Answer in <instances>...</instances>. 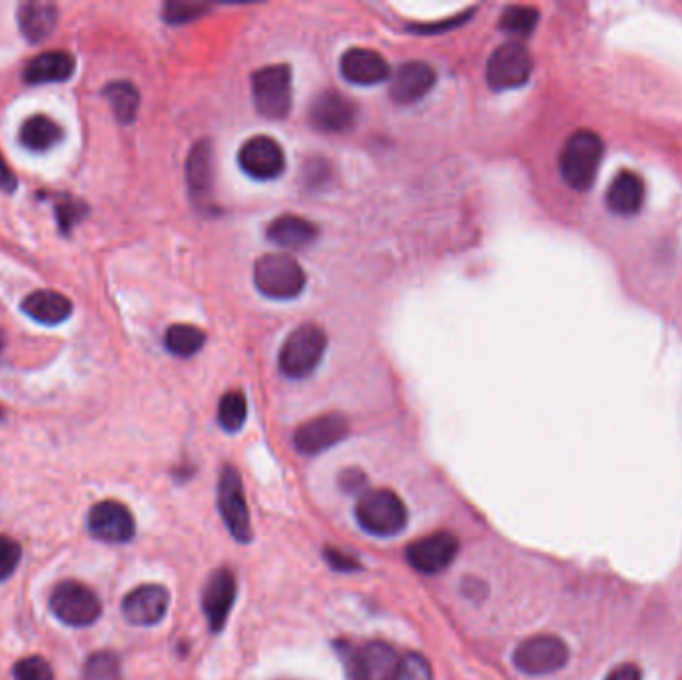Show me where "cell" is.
Listing matches in <instances>:
<instances>
[{"label": "cell", "mask_w": 682, "mask_h": 680, "mask_svg": "<svg viewBox=\"0 0 682 680\" xmlns=\"http://www.w3.org/2000/svg\"><path fill=\"white\" fill-rule=\"evenodd\" d=\"M605 144L603 138L593 130H577L565 142L559 156V170L569 188L577 192H587L593 188Z\"/></svg>", "instance_id": "6da1fadb"}, {"label": "cell", "mask_w": 682, "mask_h": 680, "mask_svg": "<svg viewBox=\"0 0 682 680\" xmlns=\"http://www.w3.org/2000/svg\"><path fill=\"white\" fill-rule=\"evenodd\" d=\"M355 519L373 537H395L407 527V507L391 489H369L355 505Z\"/></svg>", "instance_id": "7a4b0ae2"}, {"label": "cell", "mask_w": 682, "mask_h": 680, "mask_svg": "<svg viewBox=\"0 0 682 680\" xmlns=\"http://www.w3.org/2000/svg\"><path fill=\"white\" fill-rule=\"evenodd\" d=\"M254 282L270 300H294L306 288V274L292 256L266 254L256 262Z\"/></svg>", "instance_id": "3957f363"}, {"label": "cell", "mask_w": 682, "mask_h": 680, "mask_svg": "<svg viewBox=\"0 0 682 680\" xmlns=\"http://www.w3.org/2000/svg\"><path fill=\"white\" fill-rule=\"evenodd\" d=\"M328 347L326 332L316 324L296 328L280 351V369L290 379H304L320 365Z\"/></svg>", "instance_id": "277c9868"}, {"label": "cell", "mask_w": 682, "mask_h": 680, "mask_svg": "<svg viewBox=\"0 0 682 680\" xmlns=\"http://www.w3.org/2000/svg\"><path fill=\"white\" fill-rule=\"evenodd\" d=\"M254 104L268 120H284L292 108V70L288 64L260 68L252 76Z\"/></svg>", "instance_id": "5b68a950"}, {"label": "cell", "mask_w": 682, "mask_h": 680, "mask_svg": "<svg viewBox=\"0 0 682 680\" xmlns=\"http://www.w3.org/2000/svg\"><path fill=\"white\" fill-rule=\"evenodd\" d=\"M50 611L68 627H90L102 615L98 595L78 581L58 583L50 593Z\"/></svg>", "instance_id": "8992f818"}, {"label": "cell", "mask_w": 682, "mask_h": 680, "mask_svg": "<svg viewBox=\"0 0 682 680\" xmlns=\"http://www.w3.org/2000/svg\"><path fill=\"white\" fill-rule=\"evenodd\" d=\"M569 647L553 635H537L523 641L515 653V667L529 677H545L561 671L569 663Z\"/></svg>", "instance_id": "52a82bcc"}, {"label": "cell", "mask_w": 682, "mask_h": 680, "mask_svg": "<svg viewBox=\"0 0 682 680\" xmlns=\"http://www.w3.org/2000/svg\"><path fill=\"white\" fill-rule=\"evenodd\" d=\"M218 509L230 531V535L238 543L252 541V519L250 509L244 495L242 477L236 467H224L218 481Z\"/></svg>", "instance_id": "ba28073f"}, {"label": "cell", "mask_w": 682, "mask_h": 680, "mask_svg": "<svg viewBox=\"0 0 682 680\" xmlns=\"http://www.w3.org/2000/svg\"><path fill=\"white\" fill-rule=\"evenodd\" d=\"M533 58L519 42L501 44L487 62V84L493 90H513L529 82Z\"/></svg>", "instance_id": "9c48e42d"}, {"label": "cell", "mask_w": 682, "mask_h": 680, "mask_svg": "<svg viewBox=\"0 0 682 680\" xmlns=\"http://www.w3.org/2000/svg\"><path fill=\"white\" fill-rule=\"evenodd\" d=\"M336 649L345 665L347 680H383L397 663L395 651L383 643H369L365 647L338 643Z\"/></svg>", "instance_id": "30bf717a"}, {"label": "cell", "mask_w": 682, "mask_h": 680, "mask_svg": "<svg viewBox=\"0 0 682 680\" xmlns=\"http://www.w3.org/2000/svg\"><path fill=\"white\" fill-rule=\"evenodd\" d=\"M459 553V539L453 533H431L423 539L413 541L405 549L407 563L423 575L443 573Z\"/></svg>", "instance_id": "8fae6325"}, {"label": "cell", "mask_w": 682, "mask_h": 680, "mask_svg": "<svg viewBox=\"0 0 682 680\" xmlns=\"http://www.w3.org/2000/svg\"><path fill=\"white\" fill-rule=\"evenodd\" d=\"M88 531L104 543H126L136 533L132 511L120 501H100L88 513Z\"/></svg>", "instance_id": "7c38bea8"}, {"label": "cell", "mask_w": 682, "mask_h": 680, "mask_svg": "<svg viewBox=\"0 0 682 680\" xmlns=\"http://www.w3.org/2000/svg\"><path fill=\"white\" fill-rule=\"evenodd\" d=\"M349 433V421L341 413L320 415L300 425L294 433V447L302 455H320L343 441Z\"/></svg>", "instance_id": "4fadbf2b"}, {"label": "cell", "mask_w": 682, "mask_h": 680, "mask_svg": "<svg viewBox=\"0 0 682 680\" xmlns=\"http://www.w3.org/2000/svg\"><path fill=\"white\" fill-rule=\"evenodd\" d=\"M238 160L242 170L256 180H274L286 168L284 150L270 136H254L244 142Z\"/></svg>", "instance_id": "5bb4252c"}, {"label": "cell", "mask_w": 682, "mask_h": 680, "mask_svg": "<svg viewBox=\"0 0 682 680\" xmlns=\"http://www.w3.org/2000/svg\"><path fill=\"white\" fill-rule=\"evenodd\" d=\"M170 607V593L162 585H140L122 601V615L134 627L158 625Z\"/></svg>", "instance_id": "9a60e30c"}, {"label": "cell", "mask_w": 682, "mask_h": 680, "mask_svg": "<svg viewBox=\"0 0 682 680\" xmlns=\"http://www.w3.org/2000/svg\"><path fill=\"white\" fill-rule=\"evenodd\" d=\"M236 595L238 583L230 569H218L212 573L202 593V609L212 633H220L226 627L230 611L236 603Z\"/></svg>", "instance_id": "2e32d148"}, {"label": "cell", "mask_w": 682, "mask_h": 680, "mask_svg": "<svg viewBox=\"0 0 682 680\" xmlns=\"http://www.w3.org/2000/svg\"><path fill=\"white\" fill-rule=\"evenodd\" d=\"M357 118V106L338 90L320 92L310 106L312 124L328 134L347 132Z\"/></svg>", "instance_id": "e0dca14e"}, {"label": "cell", "mask_w": 682, "mask_h": 680, "mask_svg": "<svg viewBox=\"0 0 682 680\" xmlns=\"http://www.w3.org/2000/svg\"><path fill=\"white\" fill-rule=\"evenodd\" d=\"M435 70L427 62L411 60L397 68L389 84V96L397 104H415L435 86Z\"/></svg>", "instance_id": "ac0fdd59"}, {"label": "cell", "mask_w": 682, "mask_h": 680, "mask_svg": "<svg viewBox=\"0 0 682 680\" xmlns=\"http://www.w3.org/2000/svg\"><path fill=\"white\" fill-rule=\"evenodd\" d=\"M340 70L347 82L359 86L381 84L389 78L387 60L369 48H349L341 56Z\"/></svg>", "instance_id": "d6986e66"}, {"label": "cell", "mask_w": 682, "mask_h": 680, "mask_svg": "<svg viewBox=\"0 0 682 680\" xmlns=\"http://www.w3.org/2000/svg\"><path fill=\"white\" fill-rule=\"evenodd\" d=\"M76 70V60L70 52L50 50L34 56L22 72L26 84H50L66 82Z\"/></svg>", "instance_id": "ffe728a7"}, {"label": "cell", "mask_w": 682, "mask_h": 680, "mask_svg": "<svg viewBox=\"0 0 682 680\" xmlns=\"http://www.w3.org/2000/svg\"><path fill=\"white\" fill-rule=\"evenodd\" d=\"M607 208L617 216H635L645 202V182L635 172H621L607 190Z\"/></svg>", "instance_id": "44dd1931"}, {"label": "cell", "mask_w": 682, "mask_h": 680, "mask_svg": "<svg viewBox=\"0 0 682 680\" xmlns=\"http://www.w3.org/2000/svg\"><path fill=\"white\" fill-rule=\"evenodd\" d=\"M320 236V230L314 222L300 216H280L268 226L270 242L278 244L286 250H304L312 246Z\"/></svg>", "instance_id": "7402d4cb"}, {"label": "cell", "mask_w": 682, "mask_h": 680, "mask_svg": "<svg viewBox=\"0 0 682 680\" xmlns=\"http://www.w3.org/2000/svg\"><path fill=\"white\" fill-rule=\"evenodd\" d=\"M58 24V8L52 2L28 0L18 6V26L26 40L42 42Z\"/></svg>", "instance_id": "603a6c76"}, {"label": "cell", "mask_w": 682, "mask_h": 680, "mask_svg": "<svg viewBox=\"0 0 682 680\" xmlns=\"http://www.w3.org/2000/svg\"><path fill=\"white\" fill-rule=\"evenodd\" d=\"M22 312L38 324L58 326L72 316V304L66 296L52 290L32 292L22 302Z\"/></svg>", "instance_id": "cb8c5ba5"}, {"label": "cell", "mask_w": 682, "mask_h": 680, "mask_svg": "<svg viewBox=\"0 0 682 680\" xmlns=\"http://www.w3.org/2000/svg\"><path fill=\"white\" fill-rule=\"evenodd\" d=\"M186 178L192 198L204 204L212 188V148L206 140L196 142L186 164Z\"/></svg>", "instance_id": "d4e9b609"}, {"label": "cell", "mask_w": 682, "mask_h": 680, "mask_svg": "<svg viewBox=\"0 0 682 680\" xmlns=\"http://www.w3.org/2000/svg\"><path fill=\"white\" fill-rule=\"evenodd\" d=\"M62 136H64L62 128L44 114L28 118L18 134L22 146L30 152H48L62 140Z\"/></svg>", "instance_id": "484cf974"}, {"label": "cell", "mask_w": 682, "mask_h": 680, "mask_svg": "<svg viewBox=\"0 0 682 680\" xmlns=\"http://www.w3.org/2000/svg\"><path fill=\"white\" fill-rule=\"evenodd\" d=\"M104 96L110 102L114 116L122 124H130L136 118V112L140 106V94H138V88L134 84L124 82V80L110 82L104 88Z\"/></svg>", "instance_id": "4316f807"}, {"label": "cell", "mask_w": 682, "mask_h": 680, "mask_svg": "<svg viewBox=\"0 0 682 680\" xmlns=\"http://www.w3.org/2000/svg\"><path fill=\"white\" fill-rule=\"evenodd\" d=\"M164 343H166L170 353H174L178 357H192L204 347L206 334L196 326L176 324V326L168 328Z\"/></svg>", "instance_id": "83f0119b"}, {"label": "cell", "mask_w": 682, "mask_h": 680, "mask_svg": "<svg viewBox=\"0 0 682 680\" xmlns=\"http://www.w3.org/2000/svg\"><path fill=\"white\" fill-rule=\"evenodd\" d=\"M248 417V401L244 397L242 391H228L222 395L220 405H218V421L220 425L230 431L236 433L244 427Z\"/></svg>", "instance_id": "f1b7e54d"}, {"label": "cell", "mask_w": 682, "mask_h": 680, "mask_svg": "<svg viewBox=\"0 0 682 680\" xmlns=\"http://www.w3.org/2000/svg\"><path fill=\"white\" fill-rule=\"evenodd\" d=\"M539 22V10L533 6H507L501 14L499 28L509 34L529 36Z\"/></svg>", "instance_id": "f546056e"}, {"label": "cell", "mask_w": 682, "mask_h": 680, "mask_svg": "<svg viewBox=\"0 0 682 680\" xmlns=\"http://www.w3.org/2000/svg\"><path fill=\"white\" fill-rule=\"evenodd\" d=\"M82 680H122L120 659L112 651L90 655L82 669Z\"/></svg>", "instance_id": "4dcf8cb0"}, {"label": "cell", "mask_w": 682, "mask_h": 680, "mask_svg": "<svg viewBox=\"0 0 682 680\" xmlns=\"http://www.w3.org/2000/svg\"><path fill=\"white\" fill-rule=\"evenodd\" d=\"M383 680H433L429 661L419 653H407L397 659L391 673Z\"/></svg>", "instance_id": "1f68e13d"}, {"label": "cell", "mask_w": 682, "mask_h": 680, "mask_svg": "<svg viewBox=\"0 0 682 680\" xmlns=\"http://www.w3.org/2000/svg\"><path fill=\"white\" fill-rule=\"evenodd\" d=\"M212 6L192 0H170L164 4V20L170 24H186L204 16Z\"/></svg>", "instance_id": "d6a6232c"}, {"label": "cell", "mask_w": 682, "mask_h": 680, "mask_svg": "<svg viewBox=\"0 0 682 680\" xmlns=\"http://www.w3.org/2000/svg\"><path fill=\"white\" fill-rule=\"evenodd\" d=\"M88 214V206L82 200H76L72 196H62L56 202V220L60 226V232L70 234V230Z\"/></svg>", "instance_id": "836d02e7"}, {"label": "cell", "mask_w": 682, "mask_h": 680, "mask_svg": "<svg viewBox=\"0 0 682 680\" xmlns=\"http://www.w3.org/2000/svg\"><path fill=\"white\" fill-rule=\"evenodd\" d=\"M14 680H54L52 667L42 657L20 659L12 669Z\"/></svg>", "instance_id": "e575fe53"}, {"label": "cell", "mask_w": 682, "mask_h": 680, "mask_svg": "<svg viewBox=\"0 0 682 680\" xmlns=\"http://www.w3.org/2000/svg\"><path fill=\"white\" fill-rule=\"evenodd\" d=\"M22 557L20 545L8 535L0 533V581H6L18 567Z\"/></svg>", "instance_id": "d590c367"}, {"label": "cell", "mask_w": 682, "mask_h": 680, "mask_svg": "<svg viewBox=\"0 0 682 680\" xmlns=\"http://www.w3.org/2000/svg\"><path fill=\"white\" fill-rule=\"evenodd\" d=\"M324 559L328 561V565L334 571H340V573H353V571L361 569V565H359V561L355 557H351L347 551L334 549V547L324 549Z\"/></svg>", "instance_id": "8d00e7d4"}, {"label": "cell", "mask_w": 682, "mask_h": 680, "mask_svg": "<svg viewBox=\"0 0 682 680\" xmlns=\"http://www.w3.org/2000/svg\"><path fill=\"white\" fill-rule=\"evenodd\" d=\"M340 485L347 493L363 491L365 487V475L359 469H345L340 475Z\"/></svg>", "instance_id": "74e56055"}, {"label": "cell", "mask_w": 682, "mask_h": 680, "mask_svg": "<svg viewBox=\"0 0 682 680\" xmlns=\"http://www.w3.org/2000/svg\"><path fill=\"white\" fill-rule=\"evenodd\" d=\"M643 679V675H641V669L637 667V665H631V663H627V665H621V667H617V669H613L609 675H607V679L605 680H641Z\"/></svg>", "instance_id": "f35d334b"}, {"label": "cell", "mask_w": 682, "mask_h": 680, "mask_svg": "<svg viewBox=\"0 0 682 680\" xmlns=\"http://www.w3.org/2000/svg\"><path fill=\"white\" fill-rule=\"evenodd\" d=\"M0 188L4 192H12L16 188V178L12 176V172L6 168V164L0 158Z\"/></svg>", "instance_id": "ab89813d"}]
</instances>
